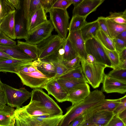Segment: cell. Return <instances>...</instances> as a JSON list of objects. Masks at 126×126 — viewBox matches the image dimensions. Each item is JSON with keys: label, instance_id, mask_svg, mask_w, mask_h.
Masks as SVG:
<instances>
[{"label": "cell", "instance_id": "1", "mask_svg": "<svg viewBox=\"0 0 126 126\" xmlns=\"http://www.w3.org/2000/svg\"><path fill=\"white\" fill-rule=\"evenodd\" d=\"M105 96L97 89L91 92L88 96L81 102L69 107L58 126H68L76 117L87 110L103 102Z\"/></svg>", "mask_w": 126, "mask_h": 126}, {"label": "cell", "instance_id": "59", "mask_svg": "<svg viewBox=\"0 0 126 126\" xmlns=\"http://www.w3.org/2000/svg\"><path fill=\"white\" fill-rule=\"evenodd\" d=\"M1 80L0 79V87H1Z\"/></svg>", "mask_w": 126, "mask_h": 126}, {"label": "cell", "instance_id": "16", "mask_svg": "<svg viewBox=\"0 0 126 126\" xmlns=\"http://www.w3.org/2000/svg\"><path fill=\"white\" fill-rule=\"evenodd\" d=\"M33 61L32 60L10 59L0 62V72L16 74L21 67Z\"/></svg>", "mask_w": 126, "mask_h": 126}, {"label": "cell", "instance_id": "46", "mask_svg": "<svg viewBox=\"0 0 126 126\" xmlns=\"http://www.w3.org/2000/svg\"><path fill=\"white\" fill-rule=\"evenodd\" d=\"M56 0H41L42 6L45 13L49 12L52 6Z\"/></svg>", "mask_w": 126, "mask_h": 126}, {"label": "cell", "instance_id": "27", "mask_svg": "<svg viewBox=\"0 0 126 126\" xmlns=\"http://www.w3.org/2000/svg\"><path fill=\"white\" fill-rule=\"evenodd\" d=\"M45 59L51 62L55 66L56 71V75L54 78L55 79H57L61 76L72 69L67 67L64 64L63 62L58 61L56 58L55 53Z\"/></svg>", "mask_w": 126, "mask_h": 126}, {"label": "cell", "instance_id": "8", "mask_svg": "<svg viewBox=\"0 0 126 126\" xmlns=\"http://www.w3.org/2000/svg\"><path fill=\"white\" fill-rule=\"evenodd\" d=\"M31 93V100L37 101L41 106L58 115H63V111L60 107L42 89H33Z\"/></svg>", "mask_w": 126, "mask_h": 126}, {"label": "cell", "instance_id": "6", "mask_svg": "<svg viewBox=\"0 0 126 126\" xmlns=\"http://www.w3.org/2000/svg\"><path fill=\"white\" fill-rule=\"evenodd\" d=\"M65 40L58 34L52 35L37 45L39 58L44 59L56 53L62 47Z\"/></svg>", "mask_w": 126, "mask_h": 126}, {"label": "cell", "instance_id": "3", "mask_svg": "<svg viewBox=\"0 0 126 126\" xmlns=\"http://www.w3.org/2000/svg\"><path fill=\"white\" fill-rule=\"evenodd\" d=\"M81 67L88 83L94 89L99 87L102 83L105 75L104 70L107 67L104 64L96 62L93 64L87 63L81 59Z\"/></svg>", "mask_w": 126, "mask_h": 126}, {"label": "cell", "instance_id": "21", "mask_svg": "<svg viewBox=\"0 0 126 126\" xmlns=\"http://www.w3.org/2000/svg\"><path fill=\"white\" fill-rule=\"evenodd\" d=\"M0 51L5 53L14 59L32 60L21 50L17 45L12 46L0 44Z\"/></svg>", "mask_w": 126, "mask_h": 126}, {"label": "cell", "instance_id": "49", "mask_svg": "<svg viewBox=\"0 0 126 126\" xmlns=\"http://www.w3.org/2000/svg\"><path fill=\"white\" fill-rule=\"evenodd\" d=\"M83 120V117L81 115L76 117L68 126H78Z\"/></svg>", "mask_w": 126, "mask_h": 126}, {"label": "cell", "instance_id": "22", "mask_svg": "<svg viewBox=\"0 0 126 126\" xmlns=\"http://www.w3.org/2000/svg\"><path fill=\"white\" fill-rule=\"evenodd\" d=\"M24 107L27 112L31 116H37L44 115L53 116L58 115L55 113L41 106L38 102L36 101L31 100L29 103Z\"/></svg>", "mask_w": 126, "mask_h": 126}, {"label": "cell", "instance_id": "51", "mask_svg": "<svg viewBox=\"0 0 126 126\" xmlns=\"http://www.w3.org/2000/svg\"><path fill=\"white\" fill-rule=\"evenodd\" d=\"M118 117L126 125V109L116 114Z\"/></svg>", "mask_w": 126, "mask_h": 126}, {"label": "cell", "instance_id": "34", "mask_svg": "<svg viewBox=\"0 0 126 126\" xmlns=\"http://www.w3.org/2000/svg\"><path fill=\"white\" fill-rule=\"evenodd\" d=\"M0 2L1 5L0 18L1 20L9 14L16 11L9 0H0Z\"/></svg>", "mask_w": 126, "mask_h": 126}, {"label": "cell", "instance_id": "56", "mask_svg": "<svg viewBox=\"0 0 126 126\" xmlns=\"http://www.w3.org/2000/svg\"><path fill=\"white\" fill-rule=\"evenodd\" d=\"M117 68L126 69V60L122 61H120L119 65L118 67L116 68Z\"/></svg>", "mask_w": 126, "mask_h": 126}, {"label": "cell", "instance_id": "58", "mask_svg": "<svg viewBox=\"0 0 126 126\" xmlns=\"http://www.w3.org/2000/svg\"><path fill=\"white\" fill-rule=\"evenodd\" d=\"M78 126H96L91 123L82 121Z\"/></svg>", "mask_w": 126, "mask_h": 126}, {"label": "cell", "instance_id": "20", "mask_svg": "<svg viewBox=\"0 0 126 126\" xmlns=\"http://www.w3.org/2000/svg\"><path fill=\"white\" fill-rule=\"evenodd\" d=\"M32 64L38 71L49 78L52 79L55 77L56 70L51 62L45 59H38L33 61Z\"/></svg>", "mask_w": 126, "mask_h": 126}, {"label": "cell", "instance_id": "44", "mask_svg": "<svg viewBox=\"0 0 126 126\" xmlns=\"http://www.w3.org/2000/svg\"><path fill=\"white\" fill-rule=\"evenodd\" d=\"M126 109V95L120 98V102L117 107L113 112L114 115Z\"/></svg>", "mask_w": 126, "mask_h": 126}, {"label": "cell", "instance_id": "14", "mask_svg": "<svg viewBox=\"0 0 126 126\" xmlns=\"http://www.w3.org/2000/svg\"><path fill=\"white\" fill-rule=\"evenodd\" d=\"M102 91L107 93H116L124 94L126 92V83L111 78L105 74Z\"/></svg>", "mask_w": 126, "mask_h": 126}, {"label": "cell", "instance_id": "45", "mask_svg": "<svg viewBox=\"0 0 126 126\" xmlns=\"http://www.w3.org/2000/svg\"><path fill=\"white\" fill-rule=\"evenodd\" d=\"M106 126H126V125L114 115Z\"/></svg>", "mask_w": 126, "mask_h": 126}, {"label": "cell", "instance_id": "2", "mask_svg": "<svg viewBox=\"0 0 126 126\" xmlns=\"http://www.w3.org/2000/svg\"><path fill=\"white\" fill-rule=\"evenodd\" d=\"M15 122L13 126H58L63 115H57L40 121L29 114L24 106L15 110Z\"/></svg>", "mask_w": 126, "mask_h": 126}, {"label": "cell", "instance_id": "38", "mask_svg": "<svg viewBox=\"0 0 126 126\" xmlns=\"http://www.w3.org/2000/svg\"><path fill=\"white\" fill-rule=\"evenodd\" d=\"M42 6L41 0H31L29 15L27 20L28 31L29 21L31 17L36 10Z\"/></svg>", "mask_w": 126, "mask_h": 126}, {"label": "cell", "instance_id": "17", "mask_svg": "<svg viewBox=\"0 0 126 126\" xmlns=\"http://www.w3.org/2000/svg\"><path fill=\"white\" fill-rule=\"evenodd\" d=\"M114 115L113 112L100 110L82 121L96 126H106Z\"/></svg>", "mask_w": 126, "mask_h": 126}, {"label": "cell", "instance_id": "48", "mask_svg": "<svg viewBox=\"0 0 126 126\" xmlns=\"http://www.w3.org/2000/svg\"><path fill=\"white\" fill-rule=\"evenodd\" d=\"M6 102L2 86L0 87V110L3 109L6 106Z\"/></svg>", "mask_w": 126, "mask_h": 126}, {"label": "cell", "instance_id": "7", "mask_svg": "<svg viewBox=\"0 0 126 126\" xmlns=\"http://www.w3.org/2000/svg\"><path fill=\"white\" fill-rule=\"evenodd\" d=\"M16 74L20 78L23 85L33 89H43L47 83L52 79L38 70L28 73L18 72Z\"/></svg>", "mask_w": 126, "mask_h": 126}, {"label": "cell", "instance_id": "19", "mask_svg": "<svg viewBox=\"0 0 126 126\" xmlns=\"http://www.w3.org/2000/svg\"><path fill=\"white\" fill-rule=\"evenodd\" d=\"M16 11L8 15L2 19L0 23V30L8 37L13 40L16 38L15 25Z\"/></svg>", "mask_w": 126, "mask_h": 126}, {"label": "cell", "instance_id": "39", "mask_svg": "<svg viewBox=\"0 0 126 126\" xmlns=\"http://www.w3.org/2000/svg\"><path fill=\"white\" fill-rule=\"evenodd\" d=\"M81 58L78 56L71 60L67 61L63 60V63L68 68L73 69L81 66L80 64Z\"/></svg>", "mask_w": 126, "mask_h": 126}, {"label": "cell", "instance_id": "9", "mask_svg": "<svg viewBox=\"0 0 126 126\" xmlns=\"http://www.w3.org/2000/svg\"><path fill=\"white\" fill-rule=\"evenodd\" d=\"M86 51L95 58L97 62L105 65L107 67H111V62L106 55L103 46L94 38L85 42Z\"/></svg>", "mask_w": 126, "mask_h": 126}, {"label": "cell", "instance_id": "10", "mask_svg": "<svg viewBox=\"0 0 126 126\" xmlns=\"http://www.w3.org/2000/svg\"><path fill=\"white\" fill-rule=\"evenodd\" d=\"M54 27L49 20L39 25L29 33L27 43L37 45L51 36Z\"/></svg>", "mask_w": 126, "mask_h": 126}, {"label": "cell", "instance_id": "35", "mask_svg": "<svg viewBox=\"0 0 126 126\" xmlns=\"http://www.w3.org/2000/svg\"><path fill=\"white\" fill-rule=\"evenodd\" d=\"M107 19L120 24H126V9L123 12H110Z\"/></svg>", "mask_w": 126, "mask_h": 126}, {"label": "cell", "instance_id": "42", "mask_svg": "<svg viewBox=\"0 0 126 126\" xmlns=\"http://www.w3.org/2000/svg\"><path fill=\"white\" fill-rule=\"evenodd\" d=\"M101 29L108 37L111 39L110 35L106 22V17L100 16L98 17L97 19Z\"/></svg>", "mask_w": 126, "mask_h": 126}, {"label": "cell", "instance_id": "55", "mask_svg": "<svg viewBox=\"0 0 126 126\" xmlns=\"http://www.w3.org/2000/svg\"><path fill=\"white\" fill-rule=\"evenodd\" d=\"M116 37L126 42V31L121 32Z\"/></svg>", "mask_w": 126, "mask_h": 126}, {"label": "cell", "instance_id": "30", "mask_svg": "<svg viewBox=\"0 0 126 126\" xmlns=\"http://www.w3.org/2000/svg\"><path fill=\"white\" fill-rule=\"evenodd\" d=\"M106 22L112 39L115 38L120 33L126 31V24H118L107 19Z\"/></svg>", "mask_w": 126, "mask_h": 126}, {"label": "cell", "instance_id": "40", "mask_svg": "<svg viewBox=\"0 0 126 126\" xmlns=\"http://www.w3.org/2000/svg\"><path fill=\"white\" fill-rule=\"evenodd\" d=\"M70 0H56L53 5L52 9L66 10L71 4Z\"/></svg>", "mask_w": 126, "mask_h": 126}, {"label": "cell", "instance_id": "12", "mask_svg": "<svg viewBox=\"0 0 126 126\" xmlns=\"http://www.w3.org/2000/svg\"><path fill=\"white\" fill-rule=\"evenodd\" d=\"M48 94L53 96L59 102L66 101L68 93L58 82L57 79H53L49 81L43 87Z\"/></svg>", "mask_w": 126, "mask_h": 126}, {"label": "cell", "instance_id": "43", "mask_svg": "<svg viewBox=\"0 0 126 126\" xmlns=\"http://www.w3.org/2000/svg\"><path fill=\"white\" fill-rule=\"evenodd\" d=\"M112 39L115 50L118 53L126 48V42L116 37Z\"/></svg>", "mask_w": 126, "mask_h": 126}, {"label": "cell", "instance_id": "57", "mask_svg": "<svg viewBox=\"0 0 126 126\" xmlns=\"http://www.w3.org/2000/svg\"><path fill=\"white\" fill-rule=\"evenodd\" d=\"M83 0H70L73 4L74 7L78 5Z\"/></svg>", "mask_w": 126, "mask_h": 126}, {"label": "cell", "instance_id": "37", "mask_svg": "<svg viewBox=\"0 0 126 126\" xmlns=\"http://www.w3.org/2000/svg\"><path fill=\"white\" fill-rule=\"evenodd\" d=\"M103 47L105 53L111 62V68L113 69L117 68L119 65L120 62L119 53L115 50H110L103 46Z\"/></svg>", "mask_w": 126, "mask_h": 126}, {"label": "cell", "instance_id": "36", "mask_svg": "<svg viewBox=\"0 0 126 126\" xmlns=\"http://www.w3.org/2000/svg\"><path fill=\"white\" fill-rule=\"evenodd\" d=\"M107 75L111 78L126 83V69L121 68L113 69Z\"/></svg>", "mask_w": 126, "mask_h": 126}, {"label": "cell", "instance_id": "47", "mask_svg": "<svg viewBox=\"0 0 126 126\" xmlns=\"http://www.w3.org/2000/svg\"><path fill=\"white\" fill-rule=\"evenodd\" d=\"M31 0H25L22 1V8L23 11L24 17L28 20L29 12V8Z\"/></svg>", "mask_w": 126, "mask_h": 126}, {"label": "cell", "instance_id": "31", "mask_svg": "<svg viewBox=\"0 0 126 126\" xmlns=\"http://www.w3.org/2000/svg\"><path fill=\"white\" fill-rule=\"evenodd\" d=\"M59 78L75 79L84 81L88 83L81 65L69 70Z\"/></svg>", "mask_w": 126, "mask_h": 126}, {"label": "cell", "instance_id": "33", "mask_svg": "<svg viewBox=\"0 0 126 126\" xmlns=\"http://www.w3.org/2000/svg\"><path fill=\"white\" fill-rule=\"evenodd\" d=\"M86 17L73 16L69 24V32L80 30L87 23Z\"/></svg>", "mask_w": 126, "mask_h": 126}, {"label": "cell", "instance_id": "29", "mask_svg": "<svg viewBox=\"0 0 126 126\" xmlns=\"http://www.w3.org/2000/svg\"><path fill=\"white\" fill-rule=\"evenodd\" d=\"M57 80L63 88L68 92L87 83L84 81L73 79L59 78Z\"/></svg>", "mask_w": 126, "mask_h": 126}, {"label": "cell", "instance_id": "54", "mask_svg": "<svg viewBox=\"0 0 126 126\" xmlns=\"http://www.w3.org/2000/svg\"><path fill=\"white\" fill-rule=\"evenodd\" d=\"M118 53L120 61L126 60V48L124 49Z\"/></svg>", "mask_w": 126, "mask_h": 126}, {"label": "cell", "instance_id": "28", "mask_svg": "<svg viewBox=\"0 0 126 126\" xmlns=\"http://www.w3.org/2000/svg\"><path fill=\"white\" fill-rule=\"evenodd\" d=\"M94 38L107 49L111 51L115 50L112 39L108 37L100 28L96 31Z\"/></svg>", "mask_w": 126, "mask_h": 126}, {"label": "cell", "instance_id": "52", "mask_svg": "<svg viewBox=\"0 0 126 126\" xmlns=\"http://www.w3.org/2000/svg\"><path fill=\"white\" fill-rule=\"evenodd\" d=\"M85 61L90 64H93L96 62L95 58L90 54H88Z\"/></svg>", "mask_w": 126, "mask_h": 126}, {"label": "cell", "instance_id": "41", "mask_svg": "<svg viewBox=\"0 0 126 126\" xmlns=\"http://www.w3.org/2000/svg\"><path fill=\"white\" fill-rule=\"evenodd\" d=\"M0 44L14 46L16 45V42L7 36L0 30Z\"/></svg>", "mask_w": 126, "mask_h": 126}, {"label": "cell", "instance_id": "4", "mask_svg": "<svg viewBox=\"0 0 126 126\" xmlns=\"http://www.w3.org/2000/svg\"><path fill=\"white\" fill-rule=\"evenodd\" d=\"M7 104L12 108H18L31 97V92L25 88L16 89L1 82Z\"/></svg>", "mask_w": 126, "mask_h": 126}, {"label": "cell", "instance_id": "26", "mask_svg": "<svg viewBox=\"0 0 126 126\" xmlns=\"http://www.w3.org/2000/svg\"><path fill=\"white\" fill-rule=\"evenodd\" d=\"M17 45L33 61L38 59V50L37 45L30 44L26 42L18 40Z\"/></svg>", "mask_w": 126, "mask_h": 126}, {"label": "cell", "instance_id": "53", "mask_svg": "<svg viewBox=\"0 0 126 126\" xmlns=\"http://www.w3.org/2000/svg\"><path fill=\"white\" fill-rule=\"evenodd\" d=\"M11 58H13L5 53L0 51V62Z\"/></svg>", "mask_w": 126, "mask_h": 126}, {"label": "cell", "instance_id": "5", "mask_svg": "<svg viewBox=\"0 0 126 126\" xmlns=\"http://www.w3.org/2000/svg\"><path fill=\"white\" fill-rule=\"evenodd\" d=\"M49 20L58 35L65 40L69 31L70 17L66 10L51 9L49 12Z\"/></svg>", "mask_w": 126, "mask_h": 126}, {"label": "cell", "instance_id": "32", "mask_svg": "<svg viewBox=\"0 0 126 126\" xmlns=\"http://www.w3.org/2000/svg\"><path fill=\"white\" fill-rule=\"evenodd\" d=\"M62 47L64 50L63 57L64 60H71L79 56L70 40L67 37L65 40Z\"/></svg>", "mask_w": 126, "mask_h": 126}, {"label": "cell", "instance_id": "18", "mask_svg": "<svg viewBox=\"0 0 126 126\" xmlns=\"http://www.w3.org/2000/svg\"><path fill=\"white\" fill-rule=\"evenodd\" d=\"M20 11L19 15L15 20V36L17 39H24L26 41L29 35L27 20L25 17L22 8Z\"/></svg>", "mask_w": 126, "mask_h": 126}, {"label": "cell", "instance_id": "23", "mask_svg": "<svg viewBox=\"0 0 126 126\" xmlns=\"http://www.w3.org/2000/svg\"><path fill=\"white\" fill-rule=\"evenodd\" d=\"M47 20L46 13L42 6L36 10L30 20L28 34L34 29Z\"/></svg>", "mask_w": 126, "mask_h": 126}, {"label": "cell", "instance_id": "50", "mask_svg": "<svg viewBox=\"0 0 126 126\" xmlns=\"http://www.w3.org/2000/svg\"><path fill=\"white\" fill-rule=\"evenodd\" d=\"M13 7L17 10L19 11L21 9V0H9Z\"/></svg>", "mask_w": 126, "mask_h": 126}, {"label": "cell", "instance_id": "15", "mask_svg": "<svg viewBox=\"0 0 126 126\" xmlns=\"http://www.w3.org/2000/svg\"><path fill=\"white\" fill-rule=\"evenodd\" d=\"M90 92L89 85L85 83L68 91L66 101L71 102L72 105L78 103L84 100Z\"/></svg>", "mask_w": 126, "mask_h": 126}, {"label": "cell", "instance_id": "24", "mask_svg": "<svg viewBox=\"0 0 126 126\" xmlns=\"http://www.w3.org/2000/svg\"><path fill=\"white\" fill-rule=\"evenodd\" d=\"M14 109L6 106L0 110V126H13L15 122Z\"/></svg>", "mask_w": 126, "mask_h": 126}, {"label": "cell", "instance_id": "13", "mask_svg": "<svg viewBox=\"0 0 126 126\" xmlns=\"http://www.w3.org/2000/svg\"><path fill=\"white\" fill-rule=\"evenodd\" d=\"M67 38L81 59L86 60L88 54L86 51L85 42L80 30L69 32Z\"/></svg>", "mask_w": 126, "mask_h": 126}, {"label": "cell", "instance_id": "11", "mask_svg": "<svg viewBox=\"0 0 126 126\" xmlns=\"http://www.w3.org/2000/svg\"><path fill=\"white\" fill-rule=\"evenodd\" d=\"M104 0H83L78 6H74L73 16L86 17L91 13L95 11Z\"/></svg>", "mask_w": 126, "mask_h": 126}, {"label": "cell", "instance_id": "60", "mask_svg": "<svg viewBox=\"0 0 126 126\" xmlns=\"http://www.w3.org/2000/svg\"><path fill=\"white\" fill-rule=\"evenodd\" d=\"M1 20L0 18V22H1Z\"/></svg>", "mask_w": 126, "mask_h": 126}, {"label": "cell", "instance_id": "25", "mask_svg": "<svg viewBox=\"0 0 126 126\" xmlns=\"http://www.w3.org/2000/svg\"><path fill=\"white\" fill-rule=\"evenodd\" d=\"M99 28L97 20L87 22L80 30L82 38L85 42L94 37L96 31Z\"/></svg>", "mask_w": 126, "mask_h": 126}]
</instances>
